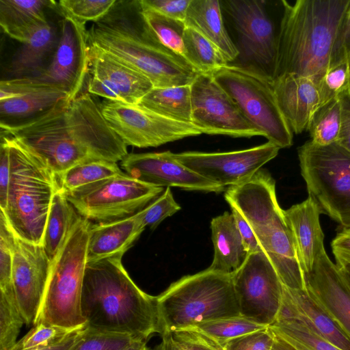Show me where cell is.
<instances>
[{
    "label": "cell",
    "mask_w": 350,
    "mask_h": 350,
    "mask_svg": "<svg viewBox=\"0 0 350 350\" xmlns=\"http://www.w3.org/2000/svg\"><path fill=\"white\" fill-rule=\"evenodd\" d=\"M1 127L56 176L87 161H121L127 146L109 127L89 92L63 101L29 121Z\"/></svg>",
    "instance_id": "6da1fadb"
},
{
    "label": "cell",
    "mask_w": 350,
    "mask_h": 350,
    "mask_svg": "<svg viewBox=\"0 0 350 350\" xmlns=\"http://www.w3.org/2000/svg\"><path fill=\"white\" fill-rule=\"evenodd\" d=\"M122 258L87 262L81 299L82 315L90 329L146 342L154 334H162L157 297L135 284Z\"/></svg>",
    "instance_id": "7a4b0ae2"
},
{
    "label": "cell",
    "mask_w": 350,
    "mask_h": 350,
    "mask_svg": "<svg viewBox=\"0 0 350 350\" xmlns=\"http://www.w3.org/2000/svg\"><path fill=\"white\" fill-rule=\"evenodd\" d=\"M89 47L100 50L146 76L154 88L191 85L199 74L160 44L147 28L139 0H117L88 29Z\"/></svg>",
    "instance_id": "3957f363"
},
{
    "label": "cell",
    "mask_w": 350,
    "mask_h": 350,
    "mask_svg": "<svg viewBox=\"0 0 350 350\" xmlns=\"http://www.w3.org/2000/svg\"><path fill=\"white\" fill-rule=\"evenodd\" d=\"M272 79L295 75L319 85L333 64L335 46L350 0L282 1Z\"/></svg>",
    "instance_id": "277c9868"
},
{
    "label": "cell",
    "mask_w": 350,
    "mask_h": 350,
    "mask_svg": "<svg viewBox=\"0 0 350 350\" xmlns=\"http://www.w3.org/2000/svg\"><path fill=\"white\" fill-rule=\"evenodd\" d=\"M156 297L161 334L205 321L241 316L232 273L208 268L182 277Z\"/></svg>",
    "instance_id": "5b68a950"
},
{
    "label": "cell",
    "mask_w": 350,
    "mask_h": 350,
    "mask_svg": "<svg viewBox=\"0 0 350 350\" xmlns=\"http://www.w3.org/2000/svg\"><path fill=\"white\" fill-rule=\"evenodd\" d=\"M7 137L10 179L6 208L1 211L16 236L42 245L51 202L59 188L57 176L16 141Z\"/></svg>",
    "instance_id": "8992f818"
},
{
    "label": "cell",
    "mask_w": 350,
    "mask_h": 350,
    "mask_svg": "<svg viewBox=\"0 0 350 350\" xmlns=\"http://www.w3.org/2000/svg\"><path fill=\"white\" fill-rule=\"evenodd\" d=\"M91 224L80 216L52 262L36 324L44 323L73 329L86 325L81 299Z\"/></svg>",
    "instance_id": "52a82bcc"
},
{
    "label": "cell",
    "mask_w": 350,
    "mask_h": 350,
    "mask_svg": "<svg viewBox=\"0 0 350 350\" xmlns=\"http://www.w3.org/2000/svg\"><path fill=\"white\" fill-rule=\"evenodd\" d=\"M245 118L280 148L293 144V131L278 105L271 77L250 65L228 63L211 74Z\"/></svg>",
    "instance_id": "ba28073f"
},
{
    "label": "cell",
    "mask_w": 350,
    "mask_h": 350,
    "mask_svg": "<svg viewBox=\"0 0 350 350\" xmlns=\"http://www.w3.org/2000/svg\"><path fill=\"white\" fill-rule=\"evenodd\" d=\"M301 174L308 196L342 228H350V152L338 143L310 140L298 148Z\"/></svg>",
    "instance_id": "9c48e42d"
},
{
    "label": "cell",
    "mask_w": 350,
    "mask_h": 350,
    "mask_svg": "<svg viewBox=\"0 0 350 350\" xmlns=\"http://www.w3.org/2000/svg\"><path fill=\"white\" fill-rule=\"evenodd\" d=\"M163 191V187L143 183L124 172L83 190L64 194L81 217L99 224L131 217Z\"/></svg>",
    "instance_id": "30bf717a"
},
{
    "label": "cell",
    "mask_w": 350,
    "mask_h": 350,
    "mask_svg": "<svg viewBox=\"0 0 350 350\" xmlns=\"http://www.w3.org/2000/svg\"><path fill=\"white\" fill-rule=\"evenodd\" d=\"M99 107L109 127L127 146L157 147L203 134L191 123L167 118L139 104L105 99Z\"/></svg>",
    "instance_id": "8fae6325"
},
{
    "label": "cell",
    "mask_w": 350,
    "mask_h": 350,
    "mask_svg": "<svg viewBox=\"0 0 350 350\" xmlns=\"http://www.w3.org/2000/svg\"><path fill=\"white\" fill-rule=\"evenodd\" d=\"M232 277L241 316L272 325L280 309L284 285L262 250L249 253Z\"/></svg>",
    "instance_id": "7c38bea8"
},
{
    "label": "cell",
    "mask_w": 350,
    "mask_h": 350,
    "mask_svg": "<svg viewBox=\"0 0 350 350\" xmlns=\"http://www.w3.org/2000/svg\"><path fill=\"white\" fill-rule=\"evenodd\" d=\"M191 123L202 133L234 137L262 136L211 74L196 76L191 84Z\"/></svg>",
    "instance_id": "4fadbf2b"
},
{
    "label": "cell",
    "mask_w": 350,
    "mask_h": 350,
    "mask_svg": "<svg viewBox=\"0 0 350 350\" xmlns=\"http://www.w3.org/2000/svg\"><path fill=\"white\" fill-rule=\"evenodd\" d=\"M280 148L267 142L247 149L221 152L188 151L174 158L196 174L223 187L236 186L252 178L274 159Z\"/></svg>",
    "instance_id": "5bb4252c"
},
{
    "label": "cell",
    "mask_w": 350,
    "mask_h": 350,
    "mask_svg": "<svg viewBox=\"0 0 350 350\" xmlns=\"http://www.w3.org/2000/svg\"><path fill=\"white\" fill-rule=\"evenodd\" d=\"M59 27L58 43L51 62L36 77L64 90L66 102H70L81 92L89 72L88 29L85 23L62 14Z\"/></svg>",
    "instance_id": "9a60e30c"
},
{
    "label": "cell",
    "mask_w": 350,
    "mask_h": 350,
    "mask_svg": "<svg viewBox=\"0 0 350 350\" xmlns=\"http://www.w3.org/2000/svg\"><path fill=\"white\" fill-rule=\"evenodd\" d=\"M221 7L230 16L239 39V53L250 65L272 78L277 49L273 23L262 1L227 0Z\"/></svg>",
    "instance_id": "2e32d148"
},
{
    "label": "cell",
    "mask_w": 350,
    "mask_h": 350,
    "mask_svg": "<svg viewBox=\"0 0 350 350\" xmlns=\"http://www.w3.org/2000/svg\"><path fill=\"white\" fill-rule=\"evenodd\" d=\"M52 261L42 245L15 234L12 280L25 324L35 325L44 299Z\"/></svg>",
    "instance_id": "e0dca14e"
},
{
    "label": "cell",
    "mask_w": 350,
    "mask_h": 350,
    "mask_svg": "<svg viewBox=\"0 0 350 350\" xmlns=\"http://www.w3.org/2000/svg\"><path fill=\"white\" fill-rule=\"evenodd\" d=\"M66 100L64 90L36 77L1 80L0 126L33 120Z\"/></svg>",
    "instance_id": "ac0fdd59"
},
{
    "label": "cell",
    "mask_w": 350,
    "mask_h": 350,
    "mask_svg": "<svg viewBox=\"0 0 350 350\" xmlns=\"http://www.w3.org/2000/svg\"><path fill=\"white\" fill-rule=\"evenodd\" d=\"M170 151L128 153L120 165L129 176L157 187L216 193L224 191V187L187 168Z\"/></svg>",
    "instance_id": "d6986e66"
},
{
    "label": "cell",
    "mask_w": 350,
    "mask_h": 350,
    "mask_svg": "<svg viewBox=\"0 0 350 350\" xmlns=\"http://www.w3.org/2000/svg\"><path fill=\"white\" fill-rule=\"evenodd\" d=\"M88 92L106 100L137 105L153 88L144 75L111 55L89 47Z\"/></svg>",
    "instance_id": "ffe728a7"
},
{
    "label": "cell",
    "mask_w": 350,
    "mask_h": 350,
    "mask_svg": "<svg viewBox=\"0 0 350 350\" xmlns=\"http://www.w3.org/2000/svg\"><path fill=\"white\" fill-rule=\"evenodd\" d=\"M304 279L308 293L350 338V284L325 249Z\"/></svg>",
    "instance_id": "44dd1931"
},
{
    "label": "cell",
    "mask_w": 350,
    "mask_h": 350,
    "mask_svg": "<svg viewBox=\"0 0 350 350\" xmlns=\"http://www.w3.org/2000/svg\"><path fill=\"white\" fill-rule=\"evenodd\" d=\"M272 84L278 105L293 133L307 131L321 106L317 83L310 78L285 75L273 79Z\"/></svg>",
    "instance_id": "7402d4cb"
},
{
    "label": "cell",
    "mask_w": 350,
    "mask_h": 350,
    "mask_svg": "<svg viewBox=\"0 0 350 350\" xmlns=\"http://www.w3.org/2000/svg\"><path fill=\"white\" fill-rule=\"evenodd\" d=\"M304 273L311 271L324 247L319 216L322 211L310 196L301 203L284 210Z\"/></svg>",
    "instance_id": "603a6c76"
},
{
    "label": "cell",
    "mask_w": 350,
    "mask_h": 350,
    "mask_svg": "<svg viewBox=\"0 0 350 350\" xmlns=\"http://www.w3.org/2000/svg\"><path fill=\"white\" fill-rule=\"evenodd\" d=\"M145 228L139 213L118 221L91 224L87 261L122 257Z\"/></svg>",
    "instance_id": "cb8c5ba5"
},
{
    "label": "cell",
    "mask_w": 350,
    "mask_h": 350,
    "mask_svg": "<svg viewBox=\"0 0 350 350\" xmlns=\"http://www.w3.org/2000/svg\"><path fill=\"white\" fill-rule=\"evenodd\" d=\"M280 308L299 317L325 340L342 350H350V338L305 290L283 286Z\"/></svg>",
    "instance_id": "d4e9b609"
},
{
    "label": "cell",
    "mask_w": 350,
    "mask_h": 350,
    "mask_svg": "<svg viewBox=\"0 0 350 350\" xmlns=\"http://www.w3.org/2000/svg\"><path fill=\"white\" fill-rule=\"evenodd\" d=\"M59 30V23L57 26L49 20L32 33L12 57L8 71L12 78L36 77L44 71L57 45Z\"/></svg>",
    "instance_id": "484cf974"
},
{
    "label": "cell",
    "mask_w": 350,
    "mask_h": 350,
    "mask_svg": "<svg viewBox=\"0 0 350 350\" xmlns=\"http://www.w3.org/2000/svg\"><path fill=\"white\" fill-rule=\"evenodd\" d=\"M58 9V2L52 0H0V25L8 36L23 44L49 21L47 10Z\"/></svg>",
    "instance_id": "4316f807"
},
{
    "label": "cell",
    "mask_w": 350,
    "mask_h": 350,
    "mask_svg": "<svg viewBox=\"0 0 350 350\" xmlns=\"http://www.w3.org/2000/svg\"><path fill=\"white\" fill-rule=\"evenodd\" d=\"M218 0H191L185 24L191 27L214 43L228 63L240 54L225 27Z\"/></svg>",
    "instance_id": "83f0119b"
},
{
    "label": "cell",
    "mask_w": 350,
    "mask_h": 350,
    "mask_svg": "<svg viewBox=\"0 0 350 350\" xmlns=\"http://www.w3.org/2000/svg\"><path fill=\"white\" fill-rule=\"evenodd\" d=\"M211 229L214 256L208 268L231 273L242 265L248 254L232 213L226 211L214 217Z\"/></svg>",
    "instance_id": "f1b7e54d"
},
{
    "label": "cell",
    "mask_w": 350,
    "mask_h": 350,
    "mask_svg": "<svg viewBox=\"0 0 350 350\" xmlns=\"http://www.w3.org/2000/svg\"><path fill=\"white\" fill-rule=\"evenodd\" d=\"M79 217L80 215L59 187L51 202L42 241V247L52 262Z\"/></svg>",
    "instance_id": "f546056e"
},
{
    "label": "cell",
    "mask_w": 350,
    "mask_h": 350,
    "mask_svg": "<svg viewBox=\"0 0 350 350\" xmlns=\"http://www.w3.org/2000/svg\"><path fill=\"white\" fill-rule=\"evenodd\" d=\"M139 105L167 118L191 123V85L154 87Z\"/></svg>",
    "instance_id": "4dcf8cb0"
},
{
    "label": "cell",
    "mask_w": 350,
    "mask_h": 350,
    "mask_svg": "<svg viewBox=\"0 0 350 350\" xmlns=\"http://www.w3.org/2000/svg\"><path fill=\"white\" fill-rule=\"evenodd\" d=\"M269 327L297 350H342L320 336L303 319L282 308Z\"/></svg>",
    "instance_id": "1f68e13d"
},
{
    "label": "cell",
    "mask_w": 350,
    "mask_h": 350,
    "mask_svg": "<svg viewBox=\"0 0 350 350\" xmlns=\"http://www.w3.org/2000/svg\"><path fill=\"white\" fill-rule=\"evenodd\" d=\"M123 172L115 162L91 161L70 167L57 176V179L60 189L68 193L83 190Z\"/></svg>",
    "instance_id": "d6a6232c"
},
{
    "label": "cell",
    "mask_w": 350,
    "mask_h": 350,
    "mask_svg": "<svg viewBox=\"0 0 350 350\" xmlns=\"http://www.w3.org/2000/svg\"><path fill=\"white\" fill-rule=\"evenodd\" d=\"M183 42L185 59L199 73L212 74L228 64L214 43L191 27H185Z\"/></svg>",
    "instance_id": "836d02e7"
},
{
    "label": "cell",
    "mask_w": 350,
    "mask_h": 350,
    "mask_svg": "<svg viewBox=\"0 0 350 350\" xmlns=\"http://www.w3.org/2000/svg\"><path fill=\"white\" fill-rule=\"evenodd\" d=\"M142 15L147 28L156 40L185 60L183 42L186 27L185 22L169 18L143 8Z\"/></svg>",
    "instance_id": "e575fe53"
},
{
    "label": "cell",
    "mask_w": 350,
    "mask_h": 350,
    "mask_svg": "<svg viewBox=\"0 0 350 350\" xmlns=\"http://www.w3.org/2000/svg\"><path fill=\"white\" fill-rule=\"evenodd\" d=\"M341 125V105L339 97L320 106L314 113L308 131L310 141L327 146L338 140Z\"/></svg>",
    "instance_id": "d590c367"
},
{
    "label": "cell",
    "mask_w": 350,
    "mask_h": 350,
    "mask_svg": "<svg viewBox=\"0 0 350 350\" xmlns=\"http://www.w3.org/2000/svg\"><path fill=\"white\" fill-rule=\"evenodd\" d=\"M265 327L267 326L238 316L205 321L184 329L197 331L223 346L232 338Z\"/></svg>",
    "instance_id": "8d00e7d4"
},
{
    "label": "cell",
    "mask_w": 350,
    "mask_h": 350,
    "mask_svg": "<svg viewBox=\"0 0 350 350\" xmlns=\"http://www.w3.org/2000/svg\"><path fill=\"white\" fill-rule=\"evenodd\" d=\"M25 324L13 286L0 288V350H10Z\"/></svg>",
    "instance_id": "74e56055"
},
{
    "label": "cell",
    "mask_w": 350,
    "mask_h": 350,
    "mask_svg": "<svg viewBox=\"0 0 350 350\" xmlns=\"http://www.w3.org/2000/svg\"><path fill=\"white\" fill-rule=\"evenodd\" d=\"M79 329H68L38 323L33 325L21 339L18 340L10 350L44 349L62 342L71 333Z\"/></svg>",
    "instance_id": "f35d334b"
},
{
    "label": "cell",
    "mask_w": 350,
    "mask_h": 350,
    "mask_svg": "<svg viewBox=\"0 0 350 350\" xmlns=\"http://www.w3.org/2000/svg\"><path fill=\"white\" fill-rule=\"evenodd\" d=\"M117 0H61L58 2L62 14L85 24L97 22L111 9Z\"/></svg>",
    "instance_id": "ab89813d"
},
{
    "label": "cell",
    "mask_w": 350,
    "mask_h": 350,
    "mask_svg": "<svg viewBox=\"0 0 350 350\" xmlns=\"http://www.w3.org/2000/svg\"><path fill=\"white\" fill-rule=\"evenodd\" d=\"M137 342L129 335L100 332L86 326L82 338L72 350H127Z\"/></svg>",
    "instance_id": "60d3db41"
},
{
    "label": "cell",
    "mask_w": 350,
    "mask_h": 350,
    "mask_svg": "<svg viewBox=\"0 0 350 350\" xmlns=\"http://www.w3.org/2000/svg\"><path fill=\"white\" fill-rule=\"evenodd\" d=\"M318 86L321 106L349 90L350 89L349 60L330 66L322 77Z\"/></svg>",
    "instance_id": "b9f144b4"
},
{
    "label": "cell",
    "mask_w": 350,
    "mask_h": 350,
    "mask_svg": "<svg viewBox=\"0 0 350 350\" xmlns=\"http://www.w3.org/2000/svg\"><path fill=\"white\" fill-rule=\"evenodd\" d=\"M161 336L173 350H224L223 347L213 340L191 329L169 331Z\"/></svg>",
    "instance_id": "7bdbcfd3"
},
{
    "label": "cell",
    "mask_w": 350,
    "mask_h": 350,
    "mask_svg": "<svg viewBox=\"0 0 350 350\" xmlns=\"http://www.w3.org/2000/svg\"><path fill=\"white\" fill-rule=\"evenodd\" d=\"M180 209L175 201L170 187L166 189L147 206L139 212L145 228L154 229L163 219L173 215Z\"/></svg>",
    "instance_id": "ee69618b"
},
{
    "label": "cell",
    "mask_w": 350,
    "mask_h": 350,
    "mask_svg": "<svg viewBox=\"0 0 350 350\" xmlns=\"http://www.w3.org/2000/svg\"><path fill=\"white\" fill-rule=\"evenodd\" d=\"M15 233L2 211L0 213V287L13 285L12 270Z\"/></svg>",
    "instance_id": "f6af8a7d"
},
{
    "label": "cell",
    "mask_w": 350,
    "mask_h": 350,
    "mask_svg": "<svg viewBox=\"0 0 350 350\" xmlns=\"http://www.w3.org/2000/svg\"><path fill=\"white\" fill-rule=\"evenodd\" d=\"M275 334L269 327L242 335L223 345L224 350H271Z\"/></svg>",
    "instance_id": "bcb514c9"
},
{
    "label": "cell",
    "mask_w": 350,
    "mask_h": 350,
    "mask_svg": "<svg viewBox=\"0 0 350 350\" xmlns=\"http://www.w3.org/2000/svg\"><path fill=\"white\" fill-rule=\"evenodd\" d=\"M191 1V0H139V3L143 9L185 22Z\"/></svg>",
    "instance_id": "7dc6e473"
},
{
    "label": "cell",
    "mask_w": 350,
    "mask_h": 350,
    "mask_svg": "<svg viewBox=\"0 0 350 350\" xmlns=\"http://www.w3.org/2000/svg\"><path fill=\"white\" fill-rule=\"evenodd\" d=\"M10 147L7 137L1 136L0 146V206L5 211L10 179Z\"/></svg>",
    "instance_id": "c3c4849f"
},
{
    "label": "cell",
    "mask_w": 350,
    "mask_h": 350,
    "mask_svg": "<svg viewBox=\"0 0 350 350\" xmlns=\"http://www.w3.org/2000/svg\"><path fill=\"white\" fill-rule=\"evenodd\" d=\"M350 58V4L344 16L337 38L333 65Z\"/></svg>",
    "instance_id": "681fc988"
},
{
    "label": "cell",
    "mask_w": 350,
    "mask_h": 350,
    "mask_svg": "<svg viewBox=\"0 0 350 350\" xmlns=\"http://www.w3.org/2000/svg\"><path fill=\"white\" fill-rule=\"evenodd\" d=\"M341 125L336 143L350 152V89L339 96Z\"/></svg>",
    "instance_id": "f907efd6"
},
{
    "label": "cell",
    "mask_w": 350,
    "mask_h": 350,
    "mask_svg": "<svg viewBox=\"0 0 350 350\" xmlns=\"http://www.w3.org/2000/svg\"><path fill=\"white\" fill-rule=\"evenodd\" d=\"M237 229L239 232L244 246L247 253H252L262 250L258 241L248 222L235 208H231Z\"/></svg>",
    "instance_id": "816d5d0a"
},
{
    "label": "cell",
    "mask_w": 350,
    "mask_h": 350,
    "mask_svg": "<svg viewBox=\"0 0 350 350\" xmlns=\"http://www.w3.org/2000/svg\"><path fill=\"white\" fill-rule=\"evenodd\" d=\"M332 251L350 255V228H342L331 243Z\"/></svg>",
    "instance_id": "f5cc1de1"
},
{
    "label": "cell",
    "mask_w": 350,
    "mask_h": 350,
    "mask_svg": "<svg viewBox=\"0 0 350 350\" xmlns=\"http://www.w3.org/2000/svg\"><path fill=\"white\" fill-rule=\"evenodd\" d=\"M85 327L86 325L85 326L73 332L62 342L42 350H72V349L82 338Z\"/></svg>",
    "instance_id": "db71d44e"
},
{
    "label": "cell",
    "mask_w": 350,
    "mask_h": 350,
    "mask_svg": "<svg viewBox=\"0 0 350 350\" xmlns=\"http://www.w3.org/2000/svg\"><path fill=\"white\" fill-rule=\"evenodd\" d=\"M336 261V265L350 284V255L345 253L332 251Z\"/></svg>",
    "instance_id": "11a10c76"
},
{
    "label": "cell",
    "mask_w": 350,
    "mask_h": 350,
    "mask_svg": "<svg viewBox=\"0 0 350 350\" xmlns=\"http://www.w3.org/2000/svg\"><path fill=\"white\" fill-rule=\"evenodd\" d=\"M275 334V333H274ZM271 350H297L286 341L275 334V340Z\"/></svg>",
    "instance_id": "9f6ffc18"
},
{
    "label": "cell",
    "mask_w": 350,
    "mask_h": 350,
    "mask_svg": "<svg viewBox=\"0 0 350 350\" xmlns=\"http://www.w3.org/2000/svg\"><path fill=\"white\" fill-rule=\"evenodd\" d=\"M147 350H173L168 342L163 338H162L160 343L154 347L153 348H148Z\"/></svg>",
    "instance_id": "6f0895ef"
},
{
    "label": "cell",
    "mask_w": 350,
    "mask_h": 350,
    "mask_svg": "<svg viewBox=\"0 0 350 350\" xmlns=\"http://www.w3.org/2000/svg\"><path fill=\"white\" fill-rule=\"evenodd\" d=\"M146 342L138 341L127 350H147Z\"/></svg>",
    "instance_id": "680465c9"
},
{
    "label": "cell",
    "mask_w": 350,
    "mask_h": 350,
    "mask_svg": "<svg viewBox=\"0 0 350 350\" xmlns=\"http://www.w3.org/2000/svg\"><path fill=\"white\" fill-rule=\"evenodd\" d=\"M349 68H350V58H349Z\"/></svg>",
    "instance_id": "91938a15"
}]
</instances>
